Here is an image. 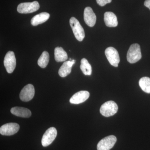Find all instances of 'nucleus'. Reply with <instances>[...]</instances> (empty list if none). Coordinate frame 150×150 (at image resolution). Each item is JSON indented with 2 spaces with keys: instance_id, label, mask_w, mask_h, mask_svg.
<instances>
[{
  "instance_id": "obj_17",
  "label": "nucleus",
  "mask_w": 150,
  "mask_h": 150,
  "mask_svg": "<svg viewBox=\"0 0 150 150\" xmlns=\"http://www.w3.org/2000/svg\"><path fill=\"white\" fill-rule=\"evenodd\" d=\"M55 59L56 62H65L68 59L67 52L62 47H57L54 50Z\"/></svg>"
},
{
  "instance_id": "obj_10",
  "label": "nucleus",
  "mask_w": 150,
  "mask_h": 150,
  "mask_svg": "<svg viewBox=\"0 0 150 150\" xmlns=\"http://www.w3.org/2000/svg\"><path fill=\"white\" fill-rule=\"evenodd\" d=\"M20 126L18 123H10L1 126L0 134L4 136H11L18 132Z\"/></svg>"
},
{
  "instance_id": "obj_13",
  "label": "nucleus",
  "mask_w": 150,
  "mask_h": 150,
  "mask_svg": "<svg viewBox=\"0 0 150 150\" xmlns=\"http://www.w3.org/2000/svg\"><path fill=\"white\" fill-rule=\"evenodd\" d=\"M75 60H71V59H70V61L65 62L59 69V76L64 78L69 74L71 71L72 67L75 64Z\"/></svg>"
},
{
  "instance_id": "obj_20",
  "label": "nucleus",
  "mask_w": 150,
  "mask_h": 150,
  "mask_svg": "<svg viewBox=\"0 0 150 150\" xmlns=\"http://www.w3.org/2000/svg\"><path fill=\"white\" fill-rule=\"evenodd\" d=\"M49 61V54L47 51H44L38 59V64L41 68H45L48 65Z\"/></svg>"
},
{
  "instance_id": "obj_6",
  "label": "nucleus",
  "mask_w": 150,
  "mask_h": 150,
  "mask_svg": "<svg viewBox=\"0 0 150 150\" xmlns=\"http://www.w3.org/2000/svg\"><path fill=\"white\" fill-rule=\"evenodd\" d=\"M117 141L114 136H108L100 140L97 145L98 150H110L113 147Z\"/></svg>"
},
{
  "instance_id": "obj_18",
  "label": "nucleus",
  "mask_w": 150,
  "mask_h": 150,
  "mask_svg": "<svg viewBox=\"0 0 150 150\" xmlns=\"http://www.w3.org/2000/svg\"><path fill=\"white\" fill-rule=\"evenodd\" d=\"M81 63L80 69L84 74L90 76L92 74V67L87 60L83 58L81 60Z\"/></svg>"
},
{
  "instance_id": "obj_21",
  "label": "nucleus",
  "mask_w": 150,
  "mask_h": 150,
  "mask_svg": "<svg viewBox=\"0 0 150 150\" xmlns=\"http://www.w3.org/2000/svg\"><path fill=\"white\" fill-rule=\"evenodd\" d=\"M97 4L100 6H103L106 4H109L112 1V0H96Z\"/></svg>"
},
{
  "instance_id": "obj_4",
  "label": "nucleus",
  "mask_w": 150,
  "mask_h": 150,
  "mask_svg": "<svg viewBox=\"0 0 150 150\" xmlns=\"http://www.w3.org/2000/svg\"><path fill=\"white\" fill-rule=\"evenodd\" d=\"M40 8L39 3L36 1L32 2L22 3L18 6L17 11L20 13H32Z\"/></svg>"
},
{
  "instance_id": "obj_14",
  "label": "nucleus",
  "mask_w": 150,
  "mask_h": 150,
  "mask_svg": "<svg viewBox=\"0 0 150 150\" xmlns=\"http://www.w3.org/2000/svg\"><path fill=\"white\" fill-rule=\"evenodd\" d=\"M104 20L106 26L109 27H115L118 25L117 17L111 12H106L104 13Z\"/></svg>"
},
{
  "instance_id": "obj_22",
  "label": "nucleus",
  "mask_w": 150,
  "mask_h": 150,
  "mask_svg": "<svg viewBox=\"0 0 150 150\" xmlns=\"http://www.w3.org/2000/svg\"><path fill=\"white\" fill-rule=\"evenodd\" d=\"M144 5L150 10V0H146L144 2Z\"/></svg>"
},
{
  "instance_id": "obj_16",
  "label": "nucleus",
  "mask_w": 150,
  "mask_h": 150,
  "mask_svg": "<svg viewBox=\"0 0 150 150\" xmlns=\"http://www.w3.org/2000/svg\"><path fill=\"white\" fill-rule=\"evenodd\" d=\"M50 17V14L48 13L43 12L36 15L31 20V24L33 26H37L47 21Z\"/></svg>"
},
{
  "instance_id": "obj_15",
  "label": "nucleus",
  "mask_w": 150,
  "mask_h": 150,
  "mask_svg": "<svg viewBox=\"0 0 150 150\" xmlns=\"http://www.w3.org/2000/svg\"><path fill=\"white\" fill-rule=\"evenodd\" d=\"M12 114L22 118H29L31 115V111L25 108L14 107L11 109Z\"/></svg>"
},
{
  "instance_id": "obj_2",
  "label": "nucleus",
  "mask_w": 150,
  "mask_h": 150,
  "mask_svg": "<svg viewBox=\"0 0 150 150\" xmlns=\"http://www.w3.org/2000/svg\"><path fill=\"white\" fill-rule=\"evenodd\" d=\"M69 22L74 35L77 40L79 41H82L85 35L83 28L79 22L76 18L72 17L70 18Z\"/></svg>"
},
{
  "instance_id": "obj_8",
  "label": "nucleus",
  "mask_w": 150,
  "mask_h": 150,
  "mask_svg": "<svg viewBox=\"0 0 150 150\" xmlns=\"http://www.w3.org/2000/svg\"><path fill=\"white\" fill-rule=\"evenodd\" d=\"M57 135V130L54 127H51L46 130L41 140L42 146L46 147L51 144L56 139Z\"/></svg>"
},
{
  "instance_id": "obj_3",
  "label": "nucleus",
  "mask_w": 150,
  "mask_h": 150,
  "mask_svg": "<svg viewBox=\"0 0 150 150\" xmlns=\"http://www.w3.org/2000/svg\"><path fill=\"white\" fill-rule=\"evenodd\" d=\"M118 106L114 101L110 100L105 103L101 105L100 112L105 117L112 116L117 112Z\"/></svg>"
},
{
  "instance_id": "obj_5",
  "label": "nucleus",
  "mask_w": 150,
  "mask_h": 150,
  "mask_svg": "<svg viewBox=\"0 0 150 150\" xmlns=\"http://www.w3.org/2000/svg\"><path fill=\"white\" fill-rule=\"evenodd\" d=\"M105 56L110 64L113 67H117L120 62V57L118 51L112 47H109L105 51Z\"/></svg>"
},
{
  "instance_id": "obj_12",
  "label": "nucleus",
  "mask_w": 150,
  "mask_h": 150,
  "mask_svg": "<svg viewBox=\"0 0 150 150\" xmlns=\"http://www.w3.org/2000/svg\"><path fill=\"white\" fill-rule=\"evenodd\" d=\"M90 93L88 91H81L75 93L70 99L72 104H79L86 101L89 97Z\"/></svg>"
},
{
  "instance_id": "obj_11",
  "label": "nucleus",
  "mask_w": 150,
  "mask_h": 150,
  "mask_svg": "<svg viewBox=\"0 0 150 150\" xmlns=\"http://www.w3.org/2000/svg\"><path fill=\"white\" fill-rule=\"evenodd\" d=\"M84 20L86 24L90 27H93L96 24V16L92 9L87 7L84 11Z\"/></svg>"
},
{
  "instance_id": "obj_19",
  "label": "nucleus",
  "mask_w": 150,
  "mask_h": 150,
  "mask_svg": "<svg viewBox=\"0 0 150 150\" xmlns=\"http://www.w3.org/2000/svg\"><path fill=\"white\" fill-rule=\"evenodd\" d=\"M139 85L142 90L145 92L150 93V78L144 77L140 79Z\"/></svg>"
},
{
  "instance_id": "obj_9",
  "label": "nucleus",
  "mask_w": 150,
  "mask_h": 150,
  "mask_svg": "<svg viewBox=\"0 0 150 150\" xmlns=\"http://www.w3.org/2000/svg\"><path fill=\"white\" fill-rule=\"evenodd\" d=\"M35 95V88L31 84L25 86L20 93V98L22 101L28 102L33 98Z\"/></svg>"
},
{
  "instance_id": "obj_7",
  "label": "nucleus",
  "mask_w": 150,
  "mask_h": 150,
  "mask_svg": "<svg viewBox=\"0 0 150 150\" xmlns=\"http://www.w3.org/2000/svg\"><path fill=\"white\" fill-rule=\"evenodd\" d=\"M4 65L8 73L11 74L13 72L16 67V59L13 51H8L6 54Z\"/></svg>"
},
{
  "instance_id": "obj_1",
  "label": "nucleus",
  "mask_w": 150,
  "mask_h": 150,
  "mask_svg": "<svg viewBox=\"0 0 150 150\" xmlns=\"http://www.w3.org/2000/svg\"><path fill=\"white\" fill-rule=\"evenodd\" d=\"M140 45L138 43L132 44L129 48L127 54V59L130 64H134L142 59Z\"/></svg>"
}]
</instances>
